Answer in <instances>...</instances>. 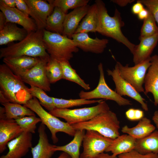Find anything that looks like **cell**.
Here are the masks:
<instances>
[{"label":"cell","mask_w":158,"mask_h":158,"mask_svg":"<svg viewBox=\"0 0 158 158\" xmlns=\"http://www.w3.org/2000/svg\"><path fill=\"white\" fill-rule=\"evenodd\" d=\"M95 3L97 4L98 9L96 32L122 43L132 53L135 45L131 42L122 31L121 28L124 26L125 23L120 11L116 8L113 16H111L103 1L96 0Z\"/></svg>","instance_id":"6da1fadb"},{"label":"cell","mask_w":158,"mask_h":158,"mask_svg":"<svg viewBox=\"0 0 158 158\" xmlns=\"http://www.w3.org/2000/svg\"><path fill=\"white\" fill-rule=\"evenodd\" d=\"M43 30L28 33L22 40L17 43L9 44L0 49V59L27 56L41 59H49L43 40Z\"/></svg>","instance_id":"7a4b0ae2"},{"label":"cell","mask_w":158,"mask_h":158,"mask_svg":"<svg viewBox=\"0 0 158 158\" xmlns=\"http://www.w3.org/2000/svg\"><path fill=\"white\" fill-rule=\"evenodd\" d=\"M24 83L5 64L0 65V93L8 102L24 105L33 97Z\"/></svg>","instance_id":"3957f363"},{"label":"cell","mask_w":158,"mask_h":158,"mask_svg":"<svg viewBox=\"0 0 158 158\" xmlns=\"http://www.w3.org/2000/svg\"><path fill=\"white\" fill-rule=\"evenodd\" d=\"M71 126L75 130H94L114 140L120 135V122L116 114L110 110L100 114L88 121Z\"/></svg>","instance_id":"277c9868"},{"label":"cell","mask_w":158,"mask_h":158,"mask_svg":"<svg viewBox=\"0 0 158 158\" xmlns=\"http://www.w3.org/2000/svg\"><path fill=\"white\" fill-rule=\"evenodd\" d=\"M43 40L46 51L51 57L60 61H69L79 48L72 39L59 33L43 30Z\"/></svg>","instance_id":"5b68a950"},{"label":"cell","mask_w":158,"mask_h":158,"mask_svg":"<svg viewBox=\"0 0 158 158\" xmlns=\"http://www.w3.org/2000/svg\"><path fill=\"white\" fill-rule=\"evenodd\" d=\"M24 105L36 113L41 119V123L49 129L54 143H56L58 141L56 135L57 132H62L69 135L74 136L76 130L72 126L67 122L61 121L57 117L46 111L36 98L33 97Z\"/></svg>","instance_id":"8992f818"},{"label":"cell","mask_w":158,"mask_h":158,"mask_svg":"<svg viewBox=\"0 0 158 158\" xmlns=\"http://www.w3.org/2000/svg\"><path fill=\"white\" fill-rule=\"evenodd\" d=\"M110 110L106 101L103 100L94 106L74 109L56 108L49 112L64 119L70 125L88 121L98 114Z\"/></svg>","instance_id":"52a82bcc"},{"label":"cell","mask_w":158,"mask_h":158,"mask_svg":"<svg viewBox=\"0 0 158 158\" xmlns=\"http://www.w3.org/2000/svg\"><path fill=\"white\" fill-rule=\"evenodd\" d=\"M99 73V83L93 90L89 92L81 90L79 93L80 98L87 99H102L116 102L120 106L130 105L131 102L118 95L116 91L111 89L106 82L103 64L100 63L98 66Z\"/></svg>","instance_id":"ba28073f"},{"label":"cell","mask_w":158,"mask_h":158,"mask_svg":"<svg viewBox=\"0 0 158 158\" xmlns=\"http://www.w3.org/2000/svg\"><path fill=\"white\" fill-rule=\"evenodd\" d=\"M120 76L131 84L139 92H144L143 87L144 79L149 67L151 65V58L134 66L128 64L123 66L120 62L116 63Z\"/></svg>","instance_id":"9c48e42d"},{"label":"cell","mask_w":158,"mask_h":158,"mask_svg":"<svg viewBox=\"0 0 158 158\" xmlns=\"http://www.w3.org/2000/svg\"><path fill=\"white\" fill-rule=\"evenodd\" d=\"M113 140L96 131L86 130L82 142L83 151L80 154V158H93L104 153Z\"/></svg>","instance_id":"30bf717a"},{"label":"cell","mask_w":158,"mask_h":158,"mask_svg":"<svg viewBox=\"0 0 158 158\" xmlns=\"http://www.w3.org/2000/svg\"><path fill=\"white\" fill-rule=\"evenodd\" d=\"M49 59H40L33 67L18 76L30 86L40 88L45 91H50V83L46 73V65Z\"/></svg>","instance_id":"8fae6325"},{"label":"cell","mask_w":158,"mask_h":158,"mask_svg":"<svg viewBox=\"0 0 158 158\" xmlns=\"http://www.w3.org/2000/svg\"><path fill=\"white\" fill-rule=\"evenodd\" d=\"M107 71L108 75L112 78L116 86L115 91L118 95L121 96H127L132 98L138 102L143 109L146 111H148L145 99L131 84L120 76L116 63L113 70L108 69Z\"/></svg>","instance_id":"7c38bea8"},{"label":"cell","mask_w":158,"mask_h":158,"mask_svg":"<svg viewBox=\"0 0 158 158\" xmlns=\"http://www.w3.org/2000/svg\"><path fill=\"white\" fill-rule=\"evenodd\" d=\"M30 10V15L36 24L37 29L43 30L47 19L53 11L54 7L46 1L42 0H25Z\"/></svg>","instance_id":"4fadbf2b"},{"label":"cell","mask_w":158,"mask_h":158,"mask_svg":"<svg viewBox=\"0 0 158 158\" xmlns=\"http://www.w3.org/2000/svg\"><path fill=\"white\" fill-rule=\"evenodd\" d=\"M71 39L78 48L85 52L96 54L102 53L109 43L107 39L92 38L85 33L74 34Z\"/></svg>","instance_id":"5bb4252c"},{"label":"cell","mask_w":158,"mask_h":158,"mask_svg":"<svg viewBox=\"0 0 158 158\" xmlns=\"http://www.w3.org/2000/svg\"><path fill=\"white\" fill-rule=\"evenodd\" d=\"M0 9L5 15L7 22L20 25L28 33L37 29L34 20L27 16L16 8H11L6 6L0 0Z\"/></svg>","instance_id":"9a60e30c"},{"label":"cell","mask_w":158,"mask_h":158,"mask_svg":"<svg viewBox=\"0 0 158 158\" xmlns=\"http://www.w3.org/2000/svg\"><path fill=\"white\" fill-rule=\"evenodd\" d=\"M32 133L23 132L8 143V152L0 158H22L32 147Z\"/></svg>","instance_id":"2e32d148"},{"label":"cell","mask_w":158,"mask_h":158,"mask_svg":"<svg viewBox=\"0 0 158 158\" xmlns=\"http://www.w3.org/2000/svg\"><path fill=\"white\" fill-rule=\"evenodd\" d=\"M151 64L144 79V92L146 95L151 93L153 96L154 104L158 106V55L151 57Z\"/></svg>","instance_id":"e0dca14e"},{"label":"cell","mask_w":158,"mask_h":158,"mask_svg":"<svg viewBox=\"0 0 158 158\" xmlns=\"http://www.w3.org/2000/svg\"><path fill=\"white\" fill-rule=\"evenodd\" d=\"M23 129L14 119H0V153L6 149L8 143L19 136Z\"/></svg>","instance_id":"ac0fdd59"},{"label":"cell","mask_w":158,"mask_h":158,"mask_svg":"<svg viewBox=\"0 0 158 158\" xmlns=\"http://www.w3.org/2000/svg\"><path fill=\"white\" fill-rule=\"evenodd\" d=\"M139 40L140 43L135 45L132 53L135 65L151 58V55L158 43V33Z\"/></svg>","instance_id":"d6986e66"},{"label":"cell","mask_w":158,"mask_h":158,"mask_svg":"<svg viewBox=\"0 0 158 158\" xmlns=\"http://www.w3.org/2000/svg\"><path fill=\"white\" fill-rule=\"evenodd\" d=\"M45 126L41 123L38 129L39 139L37 144L31 148L32 158H51L56 145L50 144L46 133Z\"/></svg>","instance_id":"ffe728a7"},{"label":"cell","mask_w":158,"mask_h":158,"mask_svg":"<svg viewBox=\"0 0 158 158\" xmlns=\"http://www.w3.org/2000/svg\"><path fill=\"white\" fill-rule=\"evenodd\" d=\"M90 6L88 4L77 8L66 14L64 22L63 35L72 38L80 22L87 13Z\"/></svg>","instance_id":"44dd1931"},{"label":"cell","mask_w":158,"mask_h":158,"mask_svg":"<svg viewBox=\"0 0 158 158\" xmlns=\"http://www.w3.org/2000/svg\"><path fill=\"white\" fill-rule=\"evenodd\" d=\"M40 58L27 56L3 59V62L16 75H18L35 66Z\"/></svg>","instance_id":"7402d4cb"},{"label":"cell","mask_w":158,"mask_h":158,"mask_svg":"<svg viewBox=\"0 0 158 158\" xmlns=\"http://www.w3.org/2000/svg\"><path fill=\"white\" fill-rule=\"evenodd\" d=\"M136 140L128 134L119 135L113 140L105 152H110L116 156L134 150Z\"/></svg>","instance_id":"603a6c76"},{"label":"cell","mask_w":158,"mask_h":158,"mask_svg":"<svg viewBox=\"0 0 158 158\" xmlns=\"http://www.w3.org/2000/svg\"><path fill=\"white\" fill-rule=\"evenodd\" d=\"M28 33L23 28L18 27L16 24L8 22L0 30V45L8 44L15 41L20 42L23 39Z\"/></svg>","instance_id":"cb8c5ba5"},{"label":"cell","mask_w":158,"mask_h":158,"mask_svg":"<svg viewBox=\"0 0 158 158\" xmlns=\"http://www.w3.org/2000/svg\"><path fill=\"white\" fill-rule=\"evenodd\" d=\"M155 130V127L151 123L150 120L144 117L134 127L130 128L125 125L122 128L121 131L137 140L145 137Z\"/></svg>","instance_id":"d4e9b609"},{"label":"cell","mask_w":158,"mask_h":158,"mask_svg":"<svg viewBox=\"0 0 158 158\" xmlns=\"http://www.w3.org/2000/svg\"><path fill=\"white\" fill-rule=\"evenodd\" d=\"M97 7L95 3L90 6L87 13L80 23L75 34L97 32Z\"/></svg>","instance_id":"484cf974"},{"label":"cell","mask_w":158,"mask_h":158,"mask_svg":"<svg viewBox=\"0 0 158 158\" xmlns=\"http://www.w3.org/2000/svg\"><path fill=\"white\" fill-rule=\"evenodd\" d=\"M135 150L142 154L151 153L158 154V130L136 141Z\"/></svg>","instance_id":"4316f807"},{"label":"cell","mask_w":158,"mask_h":158,"mask_svg":"<svg viewBox=\"0 0 158 158\" xmlns=\"http://www.w3.org/2000/svg\"><path fill=\"white\" fill-rule=\"evenodd\" d=\"M2 105L5 110L3 119L16 120L26 116L35 115L32 111L20 104L8 102Z\"/></svg>","instance_id":"83f0119b"},{"label":"cell","mask_w":158,"mask_h":158,"mask_svg":"<svg viewBox=\"0 0 158 158\" xmlns=\"http://www.w3.org/2000/svg\"><path fill=\"white\" fill-rule=\"evenodd\" d=\"M85 130H77L73 139L68 144L62 146H56L55 152L61 151L68 154L71 158H80V149L83 142Z\"/></svg>","instance_id":"f1b7e54d"},{"label":"cell","mask_w":158,"mask_h":158,"mask_svg":"<svg viewBox=\"0 0 158 158\" xmlns=\"http://www.w3.org/2000/svg\"><path fill=\"white\" fill-rule=\"evenodd\" d=\"M66 15L60 8L54 7L53 12L47 19L45 29L62 35Z\"/></svg>","instance_id":"f546056e"},{"label":"cell","mask_w":158,"mask_h":158,"mask_svg":"<svg viewBox=\"0 0 158 158\" xmlns=\"http://www.w3.org/2000/svg\"><path fill=\"white\" fill-rule=\"evenodd\" d=\"M62 68L63 79L77 84L86 90L90 89L89 84L86 83L77 74L75 71L71 66L68 61H59Z\"/></svg>","instance_id":"4dcf8cb0"},{"label":"cell","mask_w":158,"mask_h":158,"mask_svg":"<svg viewBox=\"0 0 158 158\" xmlns=\"http://www.w3.org/2000/svg\"><path fill=\"white\" fill-rule=\"evenodd\" d=\"M55 107L56 108L66 109L75 106L99 103L103 99L90 100L80 98L66 99L52 97Z\"/></svg>","instance_id":"1f68e13d"},{"label":"cell","mask_w":158,"mask_h":158,"mask_svg":"<svg viewBox=\"0 0 158 158\" xmlns=\"http://www.w3.org/2000/svg\"><path fill=\"white\" fill-rule=\"evenodd\" d=\"M46 73L50 84L63 79L62 70L60 62L50 57L47 64Z\"/></svg>","instance_id":"d6a6232c"},{"label":"cell","mask_w":158,"mask_h":158,"mask_svg":"<svg viewBox=\"0 0 158 158\" xmlns=\"http://www.w3.org/2000/svg\"><path fill=\"white\" fill-rule=\"evenodd\" d=\"M28 90L31 95L36 98L40 104L46 109L51 111L56 108L52 97L48 96L43 89L33 86H30Z\"/></svg>","instance_id":"836d02e7"},{"label":"cell","mask_w":158,"mask_h":158,"mask_svg":"<svg viewBox=\"0 0 158 158\" xmlns=\"http://www.w3.org/2000/svg\"><path fill=\"white\" fill-rule=\"evenodd\" d=\"M48 2L54 7L60 8L64 13L67 14L68 10L88 5L89 0H49Z\"/></svg>","instance_id":"e575fe53"},{"label":"cell","mask_w":158,"mask_h":158,"mask_svg":"<svg viewBox=\"0 0 158 158\" xmlns=\"http://www.w3.org/2000/svg\"><path fill=\"white\" fill-rule=\"evenodd\" d=\"M158 33V26L153 16L150 12L148 17L143 20L139 39L140 40Z\"/></svg>","instance_id":"d590c367"},{"label":"cell","mask_w":158,"mask_h":158,"mask_svg":"<svg viewBox=\"0 0 158 158\" xmlns=\"http://www.w3.org/2000/svg\"><path fill=\"white\" fill-rule=\"evenodd\" d=\"M15 120L23 132L32 134L35 133L37 123L42 121L40 118L36 115L26 116Z\"/></svg>","instance_id":"8d00e7d4"},{"label":"cell","mask_w":158,"mask_h":158,"mask_svg":"<svg viewBox=\"0 0 158 158\" xmlns=\"http://www.w3.org/2000/svg\"><path fill=\"white\" fill-rule=\"evenodd\" d=\"M152 15L158 25V0H140Z\"/></svg>","instance_id":"74e56055"},{"label":"cell","mask_w":158,"mask_h":158,"mask_svg":"<svg viewBox=\"0 0 158 158\" xmlns=\"http://www.w3.org/2000/svg\"><path fill=\"white\" fill-rule=\"evenodd\" d=\"M118 158H158V154L151 153L146 154H142L135 150L129 152L121 154Z\"/></svg>","instance_id":"f35d334b"},{"label":"cell","mask_w":158,"mask_h":158,"mask_svg":"<svg viewBox=\"0 0 158 158\" xmlns=\"http://www.w3.org/2000/svg\"><path fill=\"white\" fill-rule=\"evenodd\" d=\"M16 8L28 16L30 15L29 7L25 0H15Z\"/></svg>","instance_id":"ab89813d"},{"label":"cell","mask_w":158,"mask_h":158,"mask_svg":"<svg viewBox=\"0 0 158 158\" xmlns=\"http://www.w3.org/2000/svg\"><path fill=\"white\" fill-rule=\"evenodd\" d=\"M144 8V5L140 0H139L133 4L131 7V11L133 14L137 15Z\"/></svg>","instance_id":"60d3db41"},{"label":"cell","mask_w":158,"mask_h":158,"mask_svg":"<svg viewBox=\"0 0 158 158\" xmlns=\"http://www.w3.org/2000/svg\"><path fill=\"white\" fill-rule=\"evenodd\" d=\"M135 1V0H111V1L115 3L120 6L123 7L128 4H130Z\"/></svg>","instance_id":"b9f144b4"},{"label":"cell","mask_w":158,"mask_h":158,"mask_svg":"<svg viewBox=\"0 0 158 158\" xmlns=\"http://www.w3.org/2000/svg\"><path fill=\"white\" fill-rule=\"evenodd\" d=\"M149 13L148 10L144 8L137 15L138 18L140 20H144L148 17Z\"/></svg>","instance_id":"7bdbcfd3"},{"label":"cell","mask_w":158,"mask_h":158,"mask_svg":"<svg viewBox=\"0 0 158 158\" xmlns=\"http://www.w3.org/2000/svg\"><path fill=\"white\" fill-rule=\"evenodd\" d=\"M135 109L133 108H130L128 109L125 113L127 118L131 121H135Z\"/></svg>","instance_id":"ee69618b"},{"label":"cell","mask_w":158,"mask_h":158,"mask_svg":"<svg viewBox=\"0 0 158 158\" xmlns=\"http://www.w3.org/2000/svg\"><path fill=\"white\" fill-rule=\"evenodd\" d=\"M6 18L4 13L0 12V30H2L7 23Z\"/></svg>","instance_id":"f6af8a7d"},{"label":"cell","mask_w":158,"mask_h":158,"mask_svg":"<svg viewBox=\"0 0 158 158\" xmlns=\"http://www.w3.org/2000/svg\"><path fill=\"white\" fill-rule=\"evenodd\" d=\"M135 121L140 120L144 117V113L143 111L139 109H135Z\"/></svg>","instance_id":"bcb514c9"},{"label":"cell","mask_w":158,"mask_h":158,"mask_svg":"<svg viewBox=\"0 0 158 158\" xmlns=\"http://www.w3.org/2000/svg\"><path fill=\"white\" fill-rule=\"evenodd\" d=\"M7 6L11 8L16 7L15 0H1Z\"/></svg>","instance_id":"7dc6e473"},{"label":"cell","mask_w":158,"mask_h":158,"mask_svg":"<svg viewBox=\"0 0 158 158\" xmlns=\"http://www.w3.org/2000/svg\"><path fill=\"white\" fill-rule=\"evenodd\" d=\"M93 158H118L116 156L113 155H109L108 154L103 153L100 154Z\"/></svg>","instance_id":"c3c4849f"},{"label":"cell","mask_w":158,"mask_h":158,"mask_svg":"<svg viewBox=\"0 0 158 158\" xmlns=\"http://www.w3.org/2000/svg\"><path fill=\"white\" fill-rule=\"evenodd\" d=\"M152 120L158 129V111H155L152 117Z\"/></svg>","instance_id":"681fc988"},{"label":"cell","mask_w":158,"mask_h":158,"mask_svg":"<svg viewBox=\"0 0 158 158\" xmlns=\"http://www.w3.org/2000/svg\"><path fill=\"white\" fill-rule=\"evenodd\" d=\"M57 158H71L68 154L63 152Z\"/></svg>","instance_id":"f907efd6"}]
</instances>
